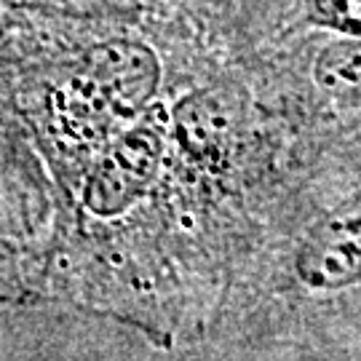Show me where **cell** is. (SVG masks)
<instances>
[{
  "mask_svg": "<svg viewBox=\"0 0 361 361\" xmlns=\"http://www.w3.org/2000/svg\"><path fill=\"white\" fill-rule=\"evenodd\" d=\"M104 0H0V107H3V91H6V70L25 30L40 13L56 11V8H104Z\"/></svg>",
  "mask_w": 361,
  "mask_h": 361,
  "instance_id": "cell-1",
  "label": "cell"
},
{
  "mask_svg": "<svg viewBox=\"0 0 361 361\" xmlns=\"http://www.w3.org/2000/svg\"><path fill=\"white\" fill-rule=\"evenodd\" d=\"M313 78L329 94L361 99V38L348 35L324 46L313 62Z\"/></svg>",
  "mask_w": 361,
  "mask_h": 361,
  "instance_id": "cell-2",
  "label": "cell"
},
{
  "mask_svg": "<svg viewBox=\"0 0 361 361\" xmlns=\"http://www.w3.org/2000/svg\"><path fill=\"white\" fill-rule=\"evenodd\" d=\"M313 19L361 38V0H313Z\"/></svg>",
  "mask_w": 361,
  "mask_h": 361,
  "instance_id": "cell-3",
  "label": "cell"
},
{
  "mask_svg": "<svg viewBox=\"0 0 361 361\" xmlns=\"http://www.w3.org/2000/svg\"><path fill=\"white\" fill-rule=\"evenodd\" d=\"M161 3H169V6H177V8H188V11H212L214 6H219L222 0H161Z\"/></svg>",
  "mask_w": 361,
  "mask_h": 361,
  "instance_id": "cell-4",
  "label": "cell"
}]
</instances>
